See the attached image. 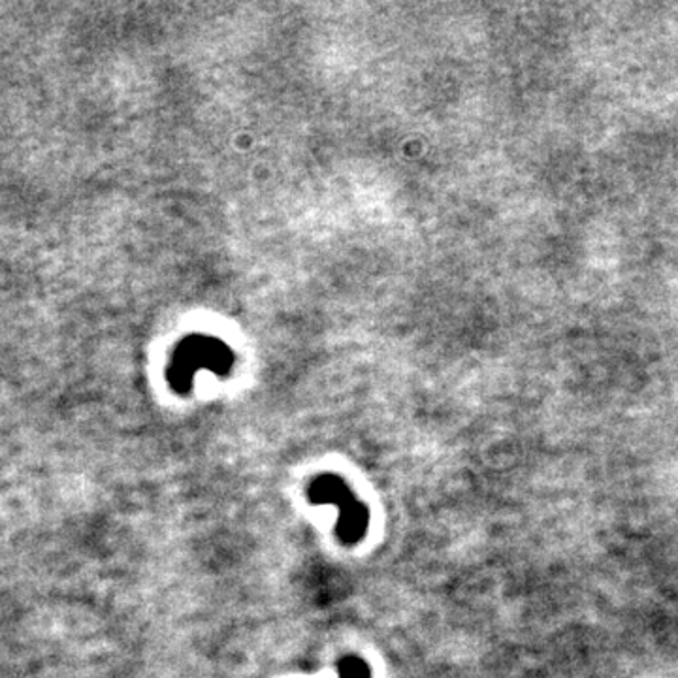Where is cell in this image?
<instances>
[{
  "instance_id": "1",
  "label": "cell",
  "mask_w": 678,
  "mask_h": 678,
  "mask_svg": "<svg viewBox=\"0 0 678 678\" xmlns=\"http://www.w3.org/2000/svg\"><path fill=\"white\" fill-rule=\"evenodd\" d=\"M307 499L313 506L338 507L336 535L343 545H357L366 538L370 509L364 501L354 496L351 486L347 485L343 477L334 473H323L319 477H315L307 488Z\"/></svg>"
},
{
  "instance_id": "2",
  "label": "cell",
  "mask_w": 678,
  "mask_h": 678,
  "mask_svg": "<svg viewBox=\"0 0 678 678\" xmlns=\"http://www.w3.org/2000/svg\"><path fill=\"white\" fill-rule=\"evenodd\" d=\"M338 675L339 678H372V669L360 656H346L339 659Z\"/></svg>"
}]
</instances>
